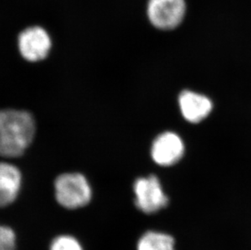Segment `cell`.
<instances>
[{
	"label": "cell",
	"instance_id": "obj_10",
	"mask_svg": "<svg viewBox=\"0 0 251 250\" xmlns=\"http://www.w3.org/2000/svg\"><path fill=\"white\" fill-rule=\"evenodd\" d=\"M49 250H84L78 239L72 235H59L50 242Z\"/></svg>",
	"mask_w": 251,
	"mask_h": 250
},
{
	"label": "cell",
	"instance_id": "obj_6",
	"mask_svg": "<svg viewBox=\"0 0 251 250\" xmlns=\"http://www.w3.org/2000/svg\"><path fill=\"white\" fill-rule=\"evenodd\" d=\"M184 153V145L177 135L166 132L159 135L153 142L152 158L161 166H171L177 163Z\"/></svg>",
	"mask_w": 251,
	"mask_h": 250
},
{
	"label": "cell",
	"instance_id": "obj_3",
	"mask_svg": "<svg viewBox=\"0 0 251 250\" xmlns=\"http://www.w3.org/2000/svg\"><path fill=\"white\" fill-rule=\"evenodd\" d=\"M17 47L20 54L27 61H42L50 54L52 39L47 28L39 25H32L18 33Z\"/></svg>",
	"mask_w": 251,
	"mask_h": 250
},
{
	"label": "cell",
	"instance_id": "obj_5",
	"mask_svg": "<svg viewBox=\"0 0 251 250\" xmlns=\"http://www.w3.org/2000/svg\"><path fill=\"white\" fill-rule=\"evenodd\" d=\"M136 207L147 215L154 214L166 207L168 198L155 175L139 178L133 185Z\"/></svg>",
	"mask_w": 251,
	"mask_h": 250
},
{
	"label": "cell",
	"instance_id": "obj_1",
	"mask_svg": "<svg viewBox=\"0 0 251 250\" xmlns=\"http://www.w3.org/2000/svg\"><path fill=\"white\" fill-rule=\"evenodd\" d=\"M34 134L35 122L28 111L0 110V156H22L31 144Z\"/></svg>",
	"mask_w": 251,
	"mask_h": 250
},
{
	"label": "cell",
	"instance_id": "obj_8",
	"mask_svg": "<svg viewBox=\"0 0 251 250\" xmlns=\"http://www.w3.org/2000/svg\"><path fill=\"white\" fill-rule=\"evenodd\" d=\"M22 185V174L16 166L0 162V207L14 202Z\"/></svg>",
	"mask_w": 251,
	"mask_h": 250
},
{
	"label": "cell",
	"instance_id": "obj_4",
	"mask_svg": "<svg viewBox=\"0 0 251 250\" xmlns=\"http://www.w3.org/2000/svg\"><path fill=\"white\" fill-rule=\"evenodd\" d=\"M186 12L185 0H148L150 23L160 30L174 29L181 24Z\"/></svg>",
	"mask_w": 251,
	"mask_h": 250
},
{
	"label": "cell",
	"instance_id": "obj_2",
	"mask_svg": "<svg viewBox=\"0 0 251 250\" xmlns=\"http://www.w3.org/2000/svg\"><path fill=\"white\" fill-rule=\"evenodd\" d=\"M57 202L68 210L82 208L92 199V190L87 179L80 173H65L55 181Z\"/></svg>",
	"mask_w": 251,
	"mask_h": 250
},
{
	"label": "cell",
	"instance_id": "obj_11",
	"mask_svg": "<svg viewBox=\"0 0 251 250\" xmlns=\"http://www.w3.org/2000/svg\"><path fill=\"white\" fill-rule=\"evenodd\" d=\"M17 241L14 230L10 226L0 225V250H17Z\"/></svg>",
	"mask_w": 251,
	"mask_h": 250
},
{
	"label": "cell",
	"instance_id": "obj_9",
	"mask_svg": "<svg viewBox=\"0 0 251 250\" xmlns=\"http://www.w3.org/2000/svg\"><path fill=\"white\" fill-rule=\"evenodd\" d=\"M137 250H175V240L164 232L148 231L138 240Z\"/></svg>",
	"mask_w": 251,
	"mask_h": 250
},
{
	"label": "cell",
	"instance_id": "obj_7",
	"mask_svg": "<svg viewBox=\"0 0 251 250\" xmlns=\"http://www.w3.org/2000/svg\"><path fill=\"white\" fill-rule=\"evenodd\" d=\"M179 105L183 116L190 123H199L202 121L212 109V103L208 98L189 90L181 92Z\"/></svg>",
	"mask_w": 251,
	"mask_h": 250
}]
</instances>
